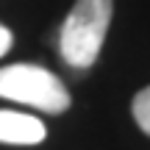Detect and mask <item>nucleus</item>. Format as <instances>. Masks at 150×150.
<instances>
[{"label":"nucleus","mask_w":150,"mask_h":150,"mask_svg":"<svg viewBox=\"0 0 150 150\" xmlns=\"http://www.w3.org/2000/svg\"><path fill=\"white\" fill-rule=\"evenodd\" d=\"M111 11L114 0H75L59 33L61 59L72 70H89L97 61L111 25Z\"/></svg>","instance_id":"f257e3e1"},{"label":"nucleus","mask_w":150,"mask_h":150,"mask_svg":"<svg viewBox=\"0 0 150 150\" xmlns=\"http://www.w3.org/2000/svg\"><path fill=\"white\" fill-rule=\"evenodd\" d=\"M131 111H134V120L139 122V128L150 136V86H145V89L134 97Z\"/></svg>","instance_id":"20e7f679"},{"label":"nucleus","mask_w":150,"mask_h":150,"mask_svg":"<svg viewBox=\"0 0 150 150\" xmlns=\"http://www.w3.org/2000/svg\"><path fill=\"white\" fill-rule=\"evenodd\" d=\"M11 42H14V36H11V31H8L6 25H0V56H6V53H8Z\"/></svg>","instance_id":"39448f33"},{"label":"nucleus","mask_w":150,"mask_h":150,"mask_svg":"<svg viewBox=\"0 0 150 150\" xmlns=\"http://www.w3.org/2000/svg\"><path fill=\"white\" fill-rule=\"evenodd\" d=\"M47 136L45 122L22 111H0V145H39Z\"/></svg>","instance_id":"7ed1b4c3"},{"label":"nucleus","mask_w":150,"mask_h":150,"mask_svg":"<svg viewBox=\"0 0 150 150\" xmlns=\"http://www.w3.org/2000/svg\"><path fill=\"white\" fill-rule=\"evenodd\" d=\"M0 97L45 114H61L70 108V92L59 75L39 64H8L0 67Z\"/></svg>","instance_id":"f03ea898"}]
</instances>
